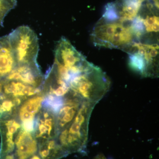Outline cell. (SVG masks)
<instances>
[{"label":"cell","instance_id":"15","mask_svg":"<svg viewBox=\"0 0 159 159\" xmlns=\"http://www.w3.org/2000/svg\"><path fill=\"white\" fill-rule=\"evenodd\" d=\"M3 159H16L14 155V153H12L8 155L4 158Z\"/></svg>","mask_w":159,"mask_h":159},{"label":"cell","instance_id":"14","mask_svg":"<svg viewBox=\"0 0 159 159\" xmlns=\"http://www.w3.org/2000/svg\"><path fill=\"white\" fill-rule=\"evenodd\" d=\"M16 0H0V25L7 14L16 6Z\"/></svg>","mask_w":159,"mask_h":159},{"label":"cell","instance_id":"11","mask_svg":"<svg viewBox=\"0 0 159 159\" xmlns=\"http://www.w3.org/2000/svg\"><path fill=\"white\" fill-rule=\"evenodd\" d=\"M16 66L9 36L0 38V77L6 78Z\"/></svg>","mask_w":159,"mask_h":159},{"label":"cell","instance_id":"6","mask_svg":"<svg viewBox=\"0 0 159 159\" xmlns=\"http://www.w3.org/2000/svg\"><path fill=\"white\" fill-rule=\"evenodd\" d=\"M43 99L42 94L33 96L26 99L18 108L16 118L24 130L33 133L35 117L42 107Z\"/></svg>","mask_w":159,"mask_h":159},{"label":"cell","instance_id":"7","mask_svg":"<svg viewBox=\"0 0 159 159\" xmlns=\"http://www.w3.org/2000/svg\"><path fill=\"white\" fill-rule=\"evenodd\" d=\"M21 128L20 123L16 117L0 120V159L13 153L15 141Z\"/></svg>","mask_w":159,"mask_h":159},{"label":"cell","instance_id":"8","mask_svg":"<svg viewBox=\"0 0 159 159\" xmlns=\"http://www.w3.org/2000/svg\"><path fill=\"white\" fill-rule=\"evenodd\" d=\"M3 79L17 80L37 88H42L44 77L37 63L16 66L9 75Z\"/></svg>","mask_w":159,"mask_h":159},{"label":"cell","instance_id":"17","mask_svg":"<svg viewBox=\"0 0 159 159\" xmlns=\"http://www.w3.org/2000/svg\"><path fill=\"white\" fill-rule=\"evenodd\" d=\"M94 159H107L103 155L100 154L97 156Z\"/></svg>","mask_w":159,"mask_h":159},{"label":"cell","instance_id":"3","mask_svg":"<svg viewBox=\"0 0 159 159\" xmlns=\"http://www.w3.org/2000/svg\"><path fill=\"white\" fill-rule=\"evenodd\" d=\"M159 43H137L125 51L132 70L144 77L159 75Z\"/></svg>","mask_w":159,"mask_h":159},{"label":"cell","instance_id":"10","mask_svg":"<svg viewBox=\"0 0 159 159\" xmlns=\"http://www.w3.org/2000/svg\"><path fill=\"white\" fill-rule=\"evenodd\" d=\"M42 88H37L27 85L17 80H2V92L5 95L13 98H18L25 101L33 96L42 94Z\"/></svg>","mask_w":159,"mask_h":159},{"label":"cell","instance_id":"4","mask_svg":"<svg viewBox=\"0 0 159 159\" xmlns=\"http://www.w3.org/2000/svg\"><path fill=\"white\" fill-rule=\"evenodd\" d=\"M8 36L16 66L37 63L39 45L37 35L32 29L20 26Z\"/></svg>","mask_w":159,"mask_h":159},{"label":"cell","instance_id":"1","mask_svg":"<svg viewBox=\"0 0 159 159\" xmlns=\"http://www.w3.org/2000/svg\"><path fill=\"white\" fill-rule=\"evenodd\" d=\"M110 80L99 67L92 63L83 72L73 76L70 91L84 101L97 104L109 90Z\"/></svg>","mask_w":159,"mask_h":159},{"label":"cell","instance_id":"9","mask_svg":"<svg viewBox=\"0 0 159 159\" xmlns=\"http://www.w3.org/2000/svg\"><path fill=\"white\" fill-rule=\"evenodd\" d=\"M39 144L33 133L21 128L15 141L14 155L16 159H29L38 153Z\"/></svg>","mask_w":159,"mask_h":159},{"label":"cell","instance_id":"13","mask_svg":"<svg viewBox=\"0 0 159 159\" xmlns=\"http://www.w3.org/2000/svg\"><path fill=\"white\" fill-rule=\"evenodd\" d=\"M24 101L0 92V120L16 117L18 108Z\"/></svg>","mask_w":159,"mask_h":159},{"label":"cell","instance_id":"12","mask_svg":"<svg viewBox=\"0 0 159 159\" xmlns=\"http://www.w3.org/2000/svg\"><path fill=\"white\" fill-rule=\"evenodd\" d=\"M37 153L41 159H60L69 155L56 139H50L39 143Z\"/></svg>","mask_w":159,"mask_h":159},{"label":"cell","instance_id":"16","mask_svg":"<svg viewBox=\"0 0 159 159\" xmlns=\"http://www.w3.org/2000/svg\"><path fill=\"white\" fill-rule=\"evenodd\" d=\"M29 159H41L39 156V155L37 153L36 154L34 155L33 156L31 157Z\"/></svg>","mask_w":159,"mask_h":159},{"label":"cell","instance_id":"5","mask_svg":"<svg viewBox=\"0 0 159 159\" xmlns=\"http://www.w3.org/2000/svg\"><path fill=\"white\" fill-rule=\"evenodd\" d=\"M33 133L38 144L57 139L58 131L56 115L42 107L35 117Z\"/></svg>","mask_w":159,"mask_h":159},{"label":"cell","instance_id":"2","mask_svg":"<svg viewBox=\"0 0 159 159\" xmlns=\"http://www.w3.org/2000/svg\"><path fill=\"white\" fill-rule=\"evenodd\" d=\"M96 105L84 101L72 122L58 133L56 139L68 154L80 152L85 148L88 137L89 122Z\"/></svg>","mask_w":159,"mask_h":159}]
</instances>
